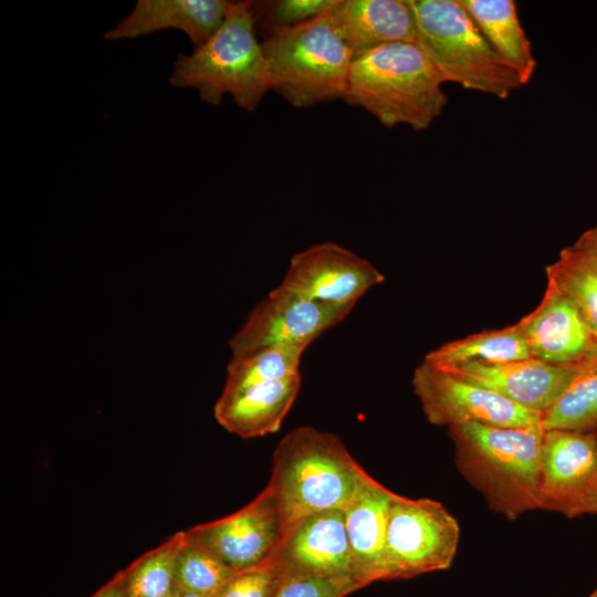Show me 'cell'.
<instances>
[{"label": "cell", "mask_w": 597, "mask_h": 597, "mask_svg": "<svg viewBox=\"0 0 597 597\" xmlns=\"http://www.w3.org/2000/svg\"><path fill=\"white\" fill-rule=\"evenodd\" d=\"M301 386L300 374L245 388L222 390L213 409L218 423L241 438L276 432L290 411Z\"/></svg>", "instance_id": "obj_19"}, {"label": "cell", "mask_w": 597, "mask_h": 597, "mask_svg": "<svg viewBox=\"0 0 597 597\" xmlns=\"http://www.w3.org/2000/svg\"><path fill=\"white\" fill-rule=\"evenodd\" d=\"M285 521L265 488L253 501L222 519L196 525L187 536L230 568L241 572L268 563L279 546Z\"/></svg>", "instance_id": "obj_11"}, {"label": "cell", "mask_w": 597, "mask_h": 597, "mask_svg": "<svg viewBox=\"0 0 597 597\" xmlns=\"http://www.w3.org/2000/svg\"><path fill=\"white\" fill-rule=\"evenodd\" d=\"M364 587L354 577H305L281 580L275 597H345Z\"/></svg>", "instance_id": "obj_29"}, {"label": "cell", "mask_w": 597, "mask_h": 597, "mask_svg": "<svg viewBox=\"0 0 597 597\" xmlns=\"http://www.w3.org/2000/svg\"><path fill=\"white\" fill-rule=\"evenodd\" d=\"M517 324L532 358L573 365L597 353V341L577 307L549 282L538 306Z\"/></svg>", "instance_id": "obj_15"}, {"label": "cell", "mask_w": 597, "mask_h": 597, "mask_svg": "<svg viewBox=\"0 0 597 597\" xmlns=\"http://www.w3.org/2000/svg\"><path fill=\"white\" fill-rule=\"evenodd\" d=\"M459 542L460 525L442 503L396 494L388 509L384 541L385 580L449 568Z\"/></svg>", "instance_id": "obj_7"}, {"label": "cell", "mask_w": 597, "mask_h": 597, "mask_svg": "<svg viewBox=\"0 0 597 597\" xmlns=\"http://www.w3.org/2000/svg\"><path fill=\"white\" fill-rule=\"evenodd\" d=\"M531 358L525 337L517 323L490 329L441 345L425 360L438 367L464 363L498 364Z\"/></svg>", "instance_id": "obj_22"}, {"label": "cell", "mask_w": 597, "mask_h": 597, "mask_svg": "<svg viewBox=\"0 0 597 597\" xmlns=\"http://www.w3.org/2000/svg\"><path fill=\"white\" fill-rule=\"evenodd\" d=\"M587 234L590 237V239L593 240L594 244L596 245L597 248V227L593 228V229H589L588 231H586Z\"/></svg>", "instance_id": "obj_32"}, {"label": "cell", "mask_w": 597, "mask_h": 597, "mask_svg": "<svg viewBox=\"0 0 597 597\" xmlns=\"http://www.w3.org/2000/svg\"><path fill=\"white\" fill-rule=\"evenodd\" d=\"M253 1H231L212 38L190 54H179L169 76L172 87L195 88L219 105L230 94L237 106L253 112L271 90L266 61L255 36Z\"/></svg>", "instance_id": "obj_4"}, {"label": "cell", "mask_w": 597, "mask_h": 597, "mask_svg": "<svg viewBox=\"0 0 597 597\" xmlns=\"http://www.w3.org/2000/svg\"><path fill=\"white\" fill-rule=\"evenodd\" d=\"M268 563L280 582L305 577H354L344 511H322L290 523Z\"/></svg>", "instance_id": "obj_13"}, {"label": "cell", "mask_w": 597, "mask_h": 597, "mask_svg": "<svg viewBox=\"0 0 597 597\" xmlns=\"http://www.w3.org/2000/svg\"><path fill=\"white\" fill-rule=\"evenodd\" d=\"M353 307L310 300L275 287L252 308L229 339L231 358L273 346L307 347Z\"/></svg>", "instance_id": "obj_9"}, {"label": "cell", "mask_w": 597, "mask_h": 597, "mask_svg": "<svg viewBox=\"0 0 597 597\" xmlns=\"http://www.w3.org/2000/svg\"><path fill=\"white\" fill-rule=\"evenodd\" d=\"M412 388L427 419L437 426L524 427L543 419V413L523 408L425 359L413 371Z\"/></svg>", "instance_id": "obj_8"}, {"label": "cell", "mask_w": 597, "mask_h": 597, "mask_svg": "<svg viewBox=\"0 0 597 597\" xmlns=\"http://www.w3.org/2000/svg\"><path fill=\"white\" fill-rule=\"evenodd\" d=\"M545 430H597V353L580 362L570 381L543 413Z\"/></svg>", "instance_id": "obj_24"}, {"label": "cell", "mask_w": 597, "mask_h": 597, "mask_svg": "<svg viewBox=\"0 0 597 597\" xmlns=\"http://www.w3.org/2000/svg\"><path fill=\"white\" fill-rule=\"evenodd\" d=\"M384 280L367 259L335 242H322L291 258L276 289L314 301L354 306Z\"/></svg>", "instance_id": "obj_12"}, {"label": "cell", "mask_w": 597, "mask_h": 597, "mask_svg": "<svg viewBox=\"0 0 597 597\" xmlns=\"http://www.w3.org/2000/svg\"><path fill=\"white\" fill-rule=\"evenodd\" d=\"M336 0H277L262 2L266 35L297 27L326 13Z\"/></svg>", "instance_id": "obj_27"}, {"label": "cell", "mask_w": 597, "mask_h": 597, "mask_svg": "<svg viewBox=\"0 0 597 597\" xmlns=\"http://www.w3.org/2000/svg\"><path fill=\"white\" fill-rule=\"evenodd\" d=\"M588 597H597V587L594 589V591Z\"/></svg>", "instance_id": "obj_33"}, {"label": "cell", "mask_w": 597, "mask_h": 597, "mask_svg": "<svg viewBox=\"0 0 597 597\" xmlns=\"http://www.w3.org/2000/svg\"><path fill=\"white\" fill-rule=\"evenodd\" d=\"M280 578L269 564L237 572L213 597H275Z\"/></svg>", "instance_id": "obj_28"}, {"label": "cell", "mask_w": 597, "mask_h": 597, "mask_svg": "<svg viewBox=\"0 0 597 597\" xmlns=\"http://www.w3.org/2000/svg\"><path fill=\"white\" fill-rule=\"evenodd\" d=\"M171 597H202V596L177 588V590Z\"/></svg>", "instance_id": "obj_31"}, {"label": "cell", "mask_w": 597, "mask_h": 597, "mask_svg": "<svg viewBox=\"0 0 597 597\" xmlns=\"http://www.w3.org/2000/svg\"><path fill=\"white\" fill-rule=\"evenodd\" d=\"M303 346H273L240 358H231L227 366L223 390L282 380L300 374Z\"/></svg>", "instance_id": "obj_25"}, {"label": "cell", "mask_w": 597, "mask_h": 597, "mask_svg": "<svg viewBox=\"0 0 597 597\" xmlns=\"http://www.w3.org/2000/svg\"><path fill=\"white\" fill-rule=\"evenodd\" d=\"M578 365H555L531 357L498 364L464 363L439 368L490 389L523 408L544 413L566 388Z\"/></svg>", "instance_id": "obj_14"}, {"label": "cell", "mask_w": 597, "mask_h": 597, "mask_svg": "<svg viewBox=\"0 0 597 597\" xmlns=\"http://www.w3.org/2000/svg\"><path fill=\"white\" fill-rule=\"evenodd\" d=\"M596 436H597V430H596Z\"/></svg>", "instance_id": "obj_34"}, {"label": "cell", "mask_w": 597, "mask_h": 597, "mask_svg": "<svg viewBox=\"0 0 597 597\" xmlns=\"http://www.w3.org/2000/svg\"><path fill=\"white\" fill-rule=\"evenodd\" d=\"M396 494L366 473L355 496L343 510L353 576L364 587L385 580L384 541L388 509Z\"/></svg>", "instance_id": "obj_18"}, {"label": "cell", "mask_w": 597, "mask_h": 597, "mask_svg": "<svg viewBox=\"0 0 597 597\" xmlns=\"http://www.w3.org/2000/svg\"><path fill=\"white\" fill-rule=\"evenodd\" d=\"M540 504L569 519L597 515L596 432L545 430Z\"/></svg>", "instance_id": "obj_10"}, {"label": "cell", "mask_w": 597, "mask_h": 597, "mask_svg": "<svg viewBox=\"0 0 597 597\" xmlns=\"http://www.w3.org/2000/svg\"><path fill=\"white\" fill-rule=\"evenodd\" d=\"M417 44L442 83L507 98L523 86L517 73L491 48L458 0H408Z\"/></svg>", "instance_id": "obj_5"}, {"label": "cell", "mask_w": 597, "mask_h": 597, "mask_svg": "<svg viewBox=\"0 0 597 597\" xmlns=\"http://www.w3.org/2000/svg\"><path fill=\"white\" fill-rule=\"evenodd\" d=\"M91 597H121L114 582L111 579Z\"/></svg>", "instance_id": "obj_30"}, {"label": "cell", "mask_w": 597, "mask_h": 597, "mask_svg": "<svg viewBox=\"0 0 597 597\" xmlns=\"http://www.w3.org/2000/svg\"><path fill=\"white\" fill-rule=\"evenodd\" d=\"M442 84L417 43H391L353 60L343 101L385 127L425 130L447 105Z\"/></svg>", "instance_id": "obj_3"}, {"label": "cell", "mask_w": 597, "mask_h": 597, "mask_svg": "<svg viewBox=\"0 0 597 597\" xmlns=\"http://www.w3.org/2000/svg\"><path fill=\"white\" fill-rule=\"evenodd\" d=\"M328 15L355 60L391 43H417L408 0H336Z\"/></svg>", "instance_id": "obj_16"}, {"label": "cell", "mask_w": 597, "mask_h": 597, "mask_svg": "<svg viewBox=\"0 0 597 597\" xmlns=\"http://www.w3.org/2000/svg\"><path fill=\"white\" fill-rule=\"evenodd\" d=\"M457 468L489 507L510 521L540 510L543 422L449 427Z\"/></svg>", "instance_id": "obj_1"}, {"label": "cell", "mask_w": 597, "mask_h": 597, "mask_svg": "<svg viewBox=\"0 0 597 597\" xmlns=\"http://www.w3.org/2000/svg\"><path fill=\"white\" fill-rule=\"evenodd\" d=\"M185 532L168 537L112 578L121 597H171L177 590L176 557Z\"/></svg>", "instance_id": "obj_23"}, {"label": "cell", "mask_w": 597, "mask_h": 597, "mask_svg": "<svg viewBox=\"0 0 597 597\" xmlns=\"http://www.w3.org/2000/svg\"><path fill=\"white\" fill-rule=\"evenodd\" d=\"M328 11L261 42L271 90L298 108L344 100L347 91L353 60Z\"/></svg>", "instance_id": "obj_6"}, {"label": "cell", "mask_w": 597, "mask_h": 597, "mask_svg": "<svg viewBox=\"0 0 597 597\" xmlns=\"http://www.w3.org/2000/svg\"><path fill=\"white\" fill-rule=\"evenodd\" d=\"M175 572L178 589L202 597H213L237 573L209 549L191 541L186 532L177 553Z\"/></svg>", "instance_id": "obj_26"}, {"label": "cell", "mask_w": 597, "mask_h": 597, "mask_svg": "<svg viewBox=\"0 0 597 597\" xmlns=\"http://www.w3.org/2000/svg\"><path fill=\"white\" fill-rule=\"evenodd\" d=\"M228 0H138L129 14L106 31L108 41L134 40L165 29L184 31L195 49L207 43L222 24Z\"/></svg>", "instance_id": "obj_17"}, {"label": "cell", "mask_w": 597, "mask_h": 597, "mask_svg": "<svg viewBox=\"0 0 597 597\" xmlns=\"http://www.w3.org/2000/svg\"><path fill=\"white\" fill-rule=\"evenodd\" d=\"M546 273L547 282L574 303L597 341V248L587 232L563 249Z\"/></svg>", "instance_id": "obj_21"}, {"label": "cell", "mask_w": 597, "mask_h": 597, "mask_svg": "<svg viewBox=\"0 0 597 597\" xmlns=\"http://www.w3.org/2000/svg\"><path fill=\"white\" fill-rule=\"evenodd\" d=\"M366 473L337 434L302 426L275 447L265 488L287 526L308 514L344 510Z\"/></svg>", "instance_id": "obj_2"}, {"label": "cell", "mask_w": 597, "mask_h": 597, "mask_svg": "<svg viewBox=\"0 0 597 597\" xmlns=\"http://www.w3.org/2000/svg\"><path fill=\"white\" fill-rule=\"evenodd\" d=\"M484 39L526 85L535 71L532 45L513 0H458Z\"/></svg>", "instance_id": "obj_20"}]
</instances>
